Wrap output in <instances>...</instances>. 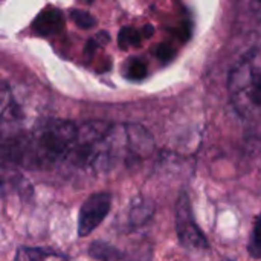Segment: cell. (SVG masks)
Instances as JSON below:
<instances>
[{
  "label": "cell",
  "instance_id": "4",
  "mask_svg": "<svg viewBox=\"0 0 261 261\" xmlns=\"http://www.w3.org/2000/svg\"><path fill=\"white\" fill-rule=\"evenodd\" d=\"M112 208V196L109 193H95L89 196L80 208L78 236H90L107 217Z\"/></svg>",
  "mask_w": 261,
  "mask_h": 261
},
{
  "label": "cell",
  "instance_id": "9",
  "mask_svg": "<svg viewBox=\"0 0 261 261\" xmlns=\"http://www.w3.org/2000/svg\"><path fill=\"white\" fill-rule=\"evenodd\" d=\"M26 255L31 261H67V257L60 254V252H54V251H47V249H41V248H28L24 249Z\"/></svg>",
  "mask_w": 261,
  "mask_h": 261
},
{
  "label": "cell",
  "instance_id": "5",
  "mask_svg": "<svg viewBox=\"0 0 261 261\" xmlns=\"http://www.w3.org/2000/svg\"><path fill=\"white\" fill-rule=\"evenodd\" d=\"M32 28L37 34L43 37L57 35L64 29V17L60 9L54 6L44 8L32 21Z\"/></svg>",
  "mask_w": 261,
  "mask_h": 261
},
{
  "label": "cell",
  "instance_id": "2",
  "mask_svg": "<svg viewBox=\"0 0 261 261\" xmlns=\"http://www.w3.org/2000/svg\"><path fill=\"white\" fill-rule=\"evenodd\" d=\"M228 92L236 112L246 122L261 127V47L246 52L232 67Z\"/></svg>",
  "mask_w": 261,
  "mask_h": 261
},
{
  "label": "cell",
  "instance_id": "3",
  "mask_svg": "<svg viewBox=\"0 0 261 261\" xmlns=\"http://www.w3.org/2000/svg\"><path fill=\"white\" fill-rule=\"evenodd\" d=\"M176 232L184 248L191 251H202L208 248V240L202 229L197 226L190 199L182 193L176 203Z\"/></svg>",
  "mask_w": 261,
  "mask_h": 261
},
{
  "label": "cell",
  "instance_id": "1",
  "mask_svg": "<svg viewBox=\"0 0 261 261\" xmlns=\"http://www.w3.org/2000/svg\"><path fill=\"white\" fill-rule=\"evenodd\" d=\"M76 127L64 119L40 121L5 150L2 156L28 168L55 167L69 159L76 138Z\"/></svg>",
  "mask_w": 261,
  "mask_h": 261
},
{
  "label": "cell",
  "instance_id": "8",
  "mask_svg": "<svg viewBox=\"0 0 261 261\" xmlns=\"http://www.w3.org/2000/svg\"><path fill=\"white\" fill-rule=\"evenodd\" d=\"M141 38H142L141 31H138L135 28H130V26H125L118 34V44H119L121 49L135 47V46H138L141 43Z\"/></svg>",
  "mask_w": 261,
  "mask_h": 261
},
{
  "label": "cell",
  "instance_id": "6",
  "mask_svg": "<svg viewBox=\"0 0 261 261\" xmlns=\"http://www.w3.org/2000/svg\"><path fill=\"white\" fill-rule=\"evenodd\" d=\"M153 216V205L147 200L135 202L130 210V222L135 226L144 225Z\"/></svg>",
  "mask_w": 261,
  "mask_h": 261
},
{
  "label": "cell",
  "instance_id": "7",
  "mask_svg": "<svg viewBox=\"0 0 261 261\" xmlns=\"http://www.w3.org/2000/svg\"><path fill=\"white\" fill-rule=\"evenodd\" d=\"M90 255L96 260L102 261H119L121 260V255H119V251L115 249L113 246L107 245V243H102V242H95L92 246H90Z\"/></svg>",
  "mask_w": 261,
  "mask_h": 261
},
{
  "label": "cell",
  "instance_id": "12",
  "mask_svg": "<svg viewBox=\"0 0 261 261\" xmlns=\"http://www.w3.org/2000/svg\"><path fill=\"white\" fill-rule=\"evenodd\" d=\"M125 75H127L130 80H142V78L147 75V66H145V63H142V61L138 60V58L130 60V61L127 63Z\"/></svg>",
  "mask_w": 261,
  "mask_h": 261
},
{
  "label": "cell",
  "instance_id": "10",
  "mask_svg": "<svg viewBox=\"0 0 261 261\" xmlns=\"http://www.w3.org/2000/svg\"><path fill=\"white\" fill-rule=\"evenodd\" d=\"M249 255L254 258H261V213L255 219L251 237H249V245H248Z\"/></svg>",
  "mask_w": 261,
  "mask_h": 261
},
{
  "label": "cell",
  "instance_id": "11",
  "mask_svg": "<svg viewBox=\"0 0 261 261\" xmlns=\"http://www.w3.org/2000/svg\"><path fill=\"white\" fill-rule=\"evenodd\" d=\"M70 18L75 21L76 26L83 28V29H90L96 24V18L87 12V11H80V9H72L70 11Z\"/></svg>",
  "mask_w": 261,
  "mask_h": 261
}]
</instances>
